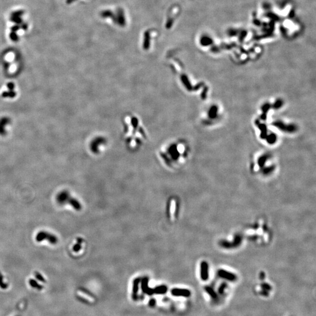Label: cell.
<instances>
[{"instance_id": "cell-8", "label": "cell", "mask_w": 316, "mask_h": 316, "mask_svg": "<svg viewBox=\"0 0 316 316\" xmlns=\"http://www.w3.org/2000/svg\"><path fill=\"white\" fill-rule=\"evenodd\" d=\"M201 279L206 281L208 278V266L206 262H203L201 264V272H200Z\"/></svg>"}, {"instance_id": "cell-15", "label": "cell", "mask_w": 316, "mask_h": 316, "mask_svg": "<svg viewBox=\"0 0 316 316\" xmlns=\"http://www.w3.org/2000/svg\"><path fill=\"white\" fill-rule=\"evenodd\" d=\"M29 283H30V285H31L32 286H33V287H37V288H40V289H41V288H42V287H41V285L39 286V285H38V284L36 283V281H35V280H34L33 279H31L30 280H29Z\"/></svg>"}, {"instance_id": "cell-9", "label": "cell", "mask_w": 316, "mask_h": 316, "mask_svg": "<svg viewBox=\"0 0 316 316\" xmlns=\"http://www.w3.org/2000/svg\"><path fill=\"white\" fill-rule=\"evenodd\" d=\"M140 281L139 278H137L133 282V286H132V298L134 300H136L137 299V294L139 289V284Z\"/></svg>"}, {"instance_id": "cell-16", "label": "cell", "mask_w": 316, "mask_h": 316, "mask_svg": "<svg viewBox=\"0 0 316 316\" xmlns=\"http://www.w3.org/2000/svg\"><path fill=\"white\" fill-rule=\"evenodd\" d=\"M35 275L36 278L38 279V280H39L40 281H42V282H45V279L43 278V276L41 275V274L39 273L38 272H35Z\"/></svg>"}, {"instance_id": "cell-2", "label": "cell", "mask_w": 316, "mask_h": 316, "mask_svg": "<svg viewBox=\"0 0 316 316\" xmlns=\"http://www.w3.org/2000/svg\"><path fill=\"white\" fill-rule=\"evenodd\" d=\"M70 197L71 196L69 191L67 190H63L57 194L56 200L57 203L60 206H62V205L68 203V201Z\"/></svg>"}, {"instance_id": "cell-5", "label": "cell", "mask_w": 316, "mask_h": 316, "mask_svg": "<svg viewBox=\"0 0 316 316\" xmlns=\"http://www.w3.org/2000/svg\"><path fill=\"white\" fill-rule=\"evenodd\" d=\"M8 90L4 91L2 94V97L4 98H14L16 95V93L15 91V84L14 83H9L7 84Z\"/></svg>"}, {"instance_id": "cell-13", "label": "cell", "mask_w": 316, "mask_h": 316, "mask_svg": "<svg viewBox=\"0 0 316 316\" xmlns=\"http://www.w3.org/2000/svg\"><path fill=\"white\" fill-rule=\"evenodd\" d=\"M77 243L76 244V245H74L73 248V251H75V252H78L81 249V244L82 243L83 239H81V238H78L77 239Z\"/></svg>"}, {"instance_id": "cell-6", "label": "cell", "mask_w": 316, "mask_h": 316, "mask_svg": "<svg viewBox=\"0 0 316 316\" xmlns=\"http://www.w3.org/2000/svg\"><path fill=\"white\" fill-rule=\"evenodd\" d=\"M141 282V288L143 292L149 296H151L153 294H154V289L150 288L148 286V279L147 278H143Z\"/></svg>"}, {"instance_id": "cell-19", "label": "cell", "mask_w": 316, "mask_h": 316, "mask_svg": "<svg viewBox=\"0 0 316 316\" xmlns=\"http://www.w3.org/2000/svg\"><path fill=\"white\" fill-rule=\"evenodd\" d=\"M262 287L263 288V289L266 291H268L269 290H270L271 289L270 285H267V284H263V285H262Z\"/></svg>"}, {"instance_id": "cell-7", "label": "cell", "mask_w": 316, "mask_h": 316, "mask_svg": "<svg viewBox=\"0 0 316 316\" xmlns=\"http://www.w3.org/2000/svg\"><path fill=\"white\" fill-rule=\"evenodd\" d=\"M218 275L219 277L229 281H234L236 279V276L234 273L229 272L224 270H219L218 271Z\"/></svg>"}, {"instance_id": "cell-12", "label": "cell", "mask_w": 316, "mask_h": 316, "mask_svg": "<svg viewBox=\"0 0 316 316\" xmlns=\"http://www.w3.org/2000/svg\"><path fill=\"white\" fill-rule=\"evenodd\" d=\"M206 292L207 293H208V295H209L210 296V297L211 298H215V299H216V298H217V293L213 289L211 288V287H206Z\"/></svg>"}, {"instance_id": "cell-3", "label": "cell", "mask_w": 316, "mask_h": 316, "mask_svg": "<svg viewBox=\"0 0 316 316\" xmlns=\"http://www.w3.org/2000/svg\"><path fill=\"white\" fill-rule=\"evenodd\" d=\"M11 119L9 117H3L0 118V135H5L7 134L6 128L11 124Z\"/></svg>"}, {"instance_id": "cell-14", "label": "cell", "mask_w": 316, "mask_h": 316, "mask_svg": "<svg viewBox=\"0 0 316 316\" xmlns=\"http://www.w3.org/2000/svg\"><path fill=\"white\" fill-rule=\"evenodd\" d=\"M201 42L203 45H210L212 42V40L209 37L204 36L201 39Z\"/></svg>"}, {"instance_id": "cell-11", "label": "cell", "mask_w": 316, "mask_h": 316, "mask_svg": "<svg viewBox=\"0 0 316 316\" xmlns=\"http://www.w3.org/2000/svg\"><path fill=\"white\" fill-rule=\"evenodd\" d=\"M154 293L162 295V294H165L167 292V287L165 285H160L154 289Z\"/></svg>"}, {"instance_id": "cell-18", "label": "cell", "mask_w": 316, "mask_h": 316, "mask_svg": "<svg viewBox=\"0 0 316 316\" xmlns=\"http://www.w3.org/2000/svg\"><path fill=\"white\" fill-rule=\"evenodd\" d=\"M226 288V285H223L220 286V287L219 288V290L218 292L220 294H223L224 292V290H225V289Z\"/></svg>"}, {"instance_id": "cell-4", "label": "cell", "mask_w": 316, "mask_h": 316, "mask_svg": "<svg viewBox=\"0 0 316 316\" xmlns=\"http://www.w3.org/2000/svg\"><path fill=\"white\" fill-rule=\"evenodd\" d=\"M171 293L173 296L177 297H189L191 296V292L188 289H185L174 288L171 290Z\"/></svg>"}, {"instance_id": "cell-20", "label": "cell", "mask_w": 316, "mask_h": 316, "mask_svg": "<svg viewBox=\"0 0 316 316\" xmlns=\"http://www.w3.org/2000/svg\"><path fill=\"white\" fill-rule=\"evenodd\" d=\"M149 304L150 306L153 307V306H154L155 305V304H156V301H155L154 298H152V299H150V300L149 301Z\"/></svg>"}, {"instance_id": "cell-17", "label": "cell", "mask_w": 316, "mask_h": 316, "mask_svg": "<svg viewBox=\"0 0 316 316\" xmlns=\"http://www.w3.org/2000/svg\"><path fill=\"white\" fill-rule=\"evenodd\" d=\"M0 286L2 288H5L7 287L5 284L3 282V276L2 275L1 272H0Z\"/></svg>"}, {"instance_id": "cell-10", "label": "cell", "mask_w": 316, "mask_h": 316, "mask_svg": "<svg viewBox=\"0 0 316 316\" xmlns=\"http://www.w3.org/2000/svg\"><path fill=\"white\" fill-rule=\"evenodd\" d=\"M68 203L69 204H70L76 210H80L81 208V204L80 203H79L78 201L76 199L72 198V197H70V198L69 199V201H68Z\"/></svg>"}, {"instance_id": "cell-1", "label": "cell", "mask_w": 316, "mask_h": 316, "mask_svg": "<svg viewBox=\"0 0 316 316\" xmlns=\"http://www.w3.org/2000/svg\"><path fill=\"white\" fill-rule=\"evenodd\" d=\"M36 240L39 242L46 240L52 245H55L58 242V239L55 235L45 231H41L37 234Z\"/></svg>"}]
</instances>
